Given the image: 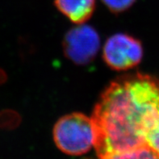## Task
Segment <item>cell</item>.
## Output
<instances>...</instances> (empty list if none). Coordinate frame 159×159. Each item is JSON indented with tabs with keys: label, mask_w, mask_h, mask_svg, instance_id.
I'll use <instances>...</instances> for the list:
<instances>
[{
	"label": "cell",
	"mask_w": 159,
	"mask_h": 159,
	"mask_svg": "<svg viewBox=\"0 0 159 159\" xmlns=\"http://www.w3.org/2000/svg\"><path fill=\"white\" fill-rule=\"evenodd\" d=\"M159 116V79L137 73L117 78L102 93L91 119L99 158L145 145Z\"/></svg>",
	"instance_id": "6da1fadb"
},
{
	"label": "cell",
	"mask_w": 159,
	"mask_h": 159,
	"mask_svg": "<svg viewBox=\"0 0 159 159\" xmlns=\"http://www.w3.org/2000/svg\"><path fill=\"white\" fill-rule=\"evenodd\" d=\"M52 134L57 147L68 155H82L94 146L92 121L83 113L73 112L60 118Z\"/></svg>",
	"instance_id": "7a4b0ae2"
},
{
	"label": "cell",
	"mask_w": 159,
	"mask_h": 159,
	"mask_svg": "<svg viewBox=\"0 0 159 159\" xmlns=\"http://www.w3.org/2000/svg\"><path fill=\"white\" fill-rule=\"evenodd\" d=\"M142 57L141 43L124 33H117L109 37L103 47V60L115 70H127L133 68L141 62Z\"/></svg>",
	"instance_id": "3957f363"
},
{
	"label": "cell",
	"mask_w": 159,
	"mask_h": 159,
	"mask_svg": "<svg viewBox=\"0 0 159 159\" xmlns=\"http://www.w3.org/2000/svg\"><path fill=\"white\" fill-rule=\"evenodd\" d=\"M99 47L100 39L95 29L83 24L69 31L63 40L65 55L79 66L91 62Z\"/></svg>",
	"instance_id": "277c9868"
},
{
	"label": "cell",
	"mask_w": 159,
	"mask_h": 159,
	"mask_svg": "<svg viewBox=\"0 0 159 159\" xmlns=\"http://www.w3.org/2000/svg\"><path fill=\"white\" fill-rule=\"evenodd\" d=\"M57 8L73 23L87 22L95 11V0H54Z\"/></svg>",
	"instance_id": "5b68a950"
},
{
	"label": "cell",
	"mask_w": 159,
	"mask_h": 159,
	"mask_svg": "<svg viewBox=\"0 0 159 159\" xmlns=\"http://www.w3.org/2000/svg\"><path fill=\"white\" fill-rule=\"evenodd\" d=\"M99 159H159V153L145 144L128 151Z\"/></svg>",
	"instance_id": "8992f818"
},
{
	"label": "cell",
	"mask_w": 159,
	"mask_h": 159,
	"mask_svg": "<svg viewBox=\"0 0 159 159\" xmlns=\"http://www.w3.org/2000/svg\"><path fill=\"white\" fill-rule=\"evenodd\" d=\"M145 142L159 153V116L153 121L145 133Z\"/></svg>",
	"instance_id": "52a82bcc"
},
{
	"label": "cell",
	"mask_w": 159,
	"mask_h": 159,
	"mask_svg": "<svg viewBox=\"0 0 159 159\" xmlns=\"http://www.w3.org/2000/svg\"><path fill=\"white\" fill-rule=\"evenodd\" d=\"M109 10L113 13H120L129 9L136 0H102Z\"/></svg>",
	"instance_id": "ba28073f"
},
{
	"label": "cell",
	"mask_w": 159,
	"mask_h": 159,
	"mask_svg": "<svg viewBox=\"0 0 159 159\" xmlns=\"http://www.w3.org/2000/svg\"><path fill=\"white\" fill-rule=\"evenodd\" d=\"M19 116L12 111H2L0 112V128H12L18 123Z\"/></svg>",
	"instance_id": "9c48e42d"
},
{
	"label": "cell",
	"mask_w": 159,
	"mask_h": 159,
	"mask_svg": "<svg viewBox=\"0 0 159 159\" xmlns=\"http://www.w3.org/2000/svg\"><path fill=\"white\" fill-rule=\"evenodd\" d=\"M6 79L7 77L5 72L3 70H0V84L3 83L5 82V80H6Z\"/></svg>",
	"instance_id": "30bf717a"
}]
</instances>
